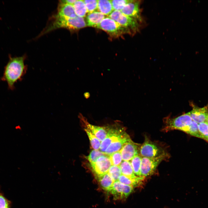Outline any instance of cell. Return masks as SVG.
Returning a JSON list of instances; mask_svg holds the SVG:
<instances>
[{
  "instance_id": "cell-1",
  "label": "cell",
  "mask_w": 208,
  "mask_h": 208,
  "mask_svg": "<svg viewBox=\"0 0 208 208\" xmlns=\"http://www.w3.org/2000/svg\"><path fill=\"white\" fill-rule=\"evenodd\" d=\"M24 56L10 57L5 68L2 80L6 81L9 88L13 90L15 83L20 79L25 74V66Z\"/></svg>"
},
{
  "instance_id": "cell-2",
  "label": "cell",
  "mask_w": 208,
  "mask_h": 208,
  "mask_svg": "<svg viewBox=\"0 0 208 208\" xmlns=\"http://www.w3.org/2000/svg\"><path fill=\"white\" fill-rule=\"evenodd\" d=\"M86 26V22L83 18L77 16L73 18H66L56 15L53 22L41 35L59 28H65L70 31H74L85 27Z\"/></svg>"
},
{
  "instance_id": "cell-3",
  "label": "cell",
  "mask_w": 208,
  "mask_h": 208,
  "mask_svg": "<svg viewBox=\"0 0 208 208\" xmlns=\"http://www.w3.org/2000/svg\"><path fill=\"white\" fill-rule=\"evenodd\" d=\"M109 17L125 29L130 34L136 33L140 28L141 22L124 15L121 11L114 10Z\"/></svg>"
},
{
  "instance_id": "cell-4",
  "label": "cell",
  "mask_w": 208,
  "mask_h": 208,
  "mask_svg": "<svg viewBox=\"0 0 208 208\" xmlns=\"http://www.w3.org/2000/svg\"><path fill=\"white\" fill-rule=\"evenodd\" d=\"M165 152L161 155L154 157H142L140 170V177H145L152 174L159 164L168 157Z\"/></svg>"
},
{
  "instance_id": "cell-5",
  "label": "cell",
  "mask_w": 208,
  "mask_h": 208,
  "mask_svg": "<svg viewBox=\"0 0 208 208\" xmlns=\"http://www.w3.org/2000/svg\"><path fill=\"white\" fill-rule=\"evenodd\" d=\"M95 27L106 31L113 37H118L126 33V29L109 17L104 18Z\"/></svg>"
},
{
  "instance_id": "cell-6",
  "label": "cell",
  "mask_w": 208,
  "mask_h": 208,
  "mask_svg": "<svg viewBox=\"0 0 208 208\" xmlns=\"http://www.w3.org/2000/svg\"><path fill=\"white\" fill-rule=\"evenodd\" d=\"M192 120L188 112L174 118H168L166 120L163 130L166 131L172 130L182 131L191 124Z\"/></svg>"
},
{
  "instance_id": "cell-7",
  "label": "cell",
  "mask_w": 208,
  "mask_h": 208,
  "mask_svg": "<svg viewBox=\"0 0 208 208\" xmlns=\"http://www.w3.org/2000/svg\"><path fill=\"white\" fill-rule=\"evenodd\" d=\"M165 153L162 148L145 136L144 142L141 145L140 149L139 154L142 157H156Z\"/></svg>"
},
{
  "instance_id": "cell-8",
  "label": "cell",
  "mask_w": 208,
  "mask_h": 208,
  "mask_svg": "<svg viewBox=\"0 0 208 208\" xmlns=\"http://www.w3.org/2000/svg\"><path fill=\"white\" fill-rule=\"evenodd\" d=\"M133 190V187L123 184L117 181H114L109 192L112 194L115 200H121L127 198Z\"/></svg>"
},
{
  "instance_id": "cell-9",
  "label": "cell",
  "mask_w": 208,
  "mask_h": 208,
  "mask_svg": "<svg viewBox=\"0 0 208 208\" xmlns=\"http://www.w3.org/2000/svg\"><path fill=\"white\" fill-rule=\"evenodd\" d=\"M90 165L93 171L98 177L107 173L112 166L109 156L107 155L99 157Z\"/></svg>"
},
{
  "instance_id": "cell-10",
  "label": "cell",
  "mask_w": 208,
  "mask_h": 208,
  "mask_svg": "<svg viewBox=\"0 0 208 208\" xmlns=\"http://www.w3.org/2000/svg\"><path fill=\"white\" fill-rule=\"evenodd\" d=\"M79 118L82 127L88 129L101 142L105 139L107 133V128L91 124L81 114H79Z\"/></svg>"
},
{
  "instance_id": "cell-11",
  "label": "cell",
  "mask_w": 208,
  "mask_h": 208,
  "mask_svg": "<svg viewBox=\"0 0 208 208\" xmlns=\"http://www.w3.org/2000/svg\"><path fill=\"white\" fill-rule=\"evenodd\" d=\"M125 131L122 128L118 127L107 128L106 136L101 142L99 150L104 153L109 145L120 137Z\"/></svg>"
},
{
  "instance_id": "cell-12",
  "label": "cell",
  "mask_w": 208,
  "mask_h": 208,
  "mask_svg": "<svg viewBox=\"0 0 208 208\" xmlns=\"http://www.w3.org/2000/svg\"><path fill=\"white\" fill-rule=\"evenodd\" d=\"M140 144L131 140L125 144L120 151L123 161H130L134 157L139 154Z\"/></svg>"
},
{
  "instance_id": "cell-13",
  "label": "cell",
  "mask_w": 208,
  "mask_h": 208,
  "mask_svg": "<svg viewBox=\"0 0 208 208\" xmlns=\"http://www.w3.org/2000/svg\"><path fill=\"white\" fill-rule=\"evenodd\" d=\"M140 1L131 0L127 4L121 12L124 15L142 22L140 8Z\"/></svg>"
},
{
  "instance_id": "cell-14",
  "label": "cell",
  "mask_w": 208,
  "mask_h": 208,
  "mask_svg": "<svg viewBox=\"0 0 208 208\" xmlns=\"http://www.w3.org/2000/svg\"><path fill=\"white\" fill-rule=\"evenodd\" d=\"M131 140L130 136L125 131L109 145L104 153L109 155L114 152L120 151L123 146Z\"/></svg>"
},
{
  "instance_id": "cell-15",
  "label": "cell",
  "mask_w": 208,
  "mask_h": 208,
  "mask_svg": "<svg viewBox=\"0 0 208 208\" xmlns=\"http://www.w3.org/2000/svg\"><path fill=\"white\" fill-rule=\"evenodd\" d=\"M192 106V109L188 112L192 120L198 124L206 122L208 116V105L203 107Z\"/></svg>"
},
{
  "instance_id": "cell-16",
  "label": "cell",
  "mask_w": 208,
  "mask_h": 208,
  "mask_svg": "<svg viewBox=\"0 0 208 208\" xmlns=\"http://www.w3.org/2000/svg\"><path fill=\"white\" fill-rule=\"evenodd\" d=\"M60 2L56 16L66 18H73L77 16L73 5Z\"/></svg>"
},
{
  "instance_id": "cell-17",
  "label": "cell",
  "mask_w": 208,
  "mask_h": 208,
  "mask_svg": "<svg viewBox=\"0 0 208 208\" xmlns=\"http://www.w3.org/2000/svg\"><path fill=\"white\" fill-rule=\"evenodd\" d=\"M86 17L87 25L95 27L105 18V15L99 12L95 11L88 14Z\"/></svg>"
},
{
  "instance_id": "cell-18",
  "label": "cell",
  "mask_w": 208,
  "mask_h": 208,
  "mask_svg": "<svg viewBox=\"0 0 208 208\" xmlns=\"http://www.w3.org/2000/svg\"><path fill=\"white\" fill-rule=\"evenodd\" d=\"M145 178L142 177H138L136 178H132L122 174L118 181L123 184L131 186L134 187L141 185Z\"/></svg>"
},
{
  "instance_id": "cell-19",
  "label": "cell",
  "mask_w": 208,
  "mask_h": 208,
  "mask_svg": "<svg viewBox=\"0 0 208 208\" xmlns=\"http://www.w3.org/2000/svg\"><path fill=\"white\" fill-rule=\"evenodd\" d=\"M98 10L105 15H109L114 11L111 0H98Z\"/></svg>"
},
{
  "instance_id": "cell-20",
  "label": "cell",
  "mask_w": 208,
  "mask_h": 208,
  "mask_svg": "<svg viewBox=\"0 0 208 208\" xmlns=\"http://www.w3.org/2000/svg\"><path fill=\"white\" fill-rule=\"evenodd\" d=\"M119 167L122 174L132 178L138 177L134 174L130 161H122Z\"/></svg>"
},
{
  "instance_id": "cell-21",
  "label": "cell",
  "mask_w": 208,
  "mask_h": 208,
  "mask_svg": "<svg viewBox=\"0 0 208 208\" xmlns=\"http://www.w3.org/2000/svg\"><path fill=\"white\" fill-rule=\"evenodd\" d=\"M99 183L104 190L109 191L114 181L109 175L107 173L98 177Z\"/></svg>"
},
{
  "instance_id": "cell-22",
  "label": "cell",
  "mask_w": 208,
  "mask_h": 208,
  "mask_svg": "<svg viewBox=\"0 0 208 208\" xmlns=\"http://www.w3.org/2000/svg\"><path fill=\"white\" fill-rule=\"evenodd\" d=\"M73 6L77 16L83 18L86 16L88 12L83 0H76Z\"/></svg>"
},
{
  "instance_id": "cell-23",
  "label": "cell",
  "mask_w": 208,
  "mask_h": 208,
  "mask_svg": "<svg viewBox=\"0 0 208 208\" xmlns=\"http://www.w3.org/2000/svg\"><path fill=\"white\" fill-rule=\"evenodd\" d=\"M182 131L192 136L203 139L199 130L198 123L192 120L191 124Z\"/></svg>"
},
{
  "instance_id": "cell-24",
  "label": "cell",
  "mask_w": 208,
  "mask_h": 208,
  "mask_svg": "<svg viewBox=\"0 0 208 208\" xmlns=\"http://www.w3.org/2000/svg\"><path fill=\"white\" fill-rule=\"evenodd\" d=\"M89 140L91 146L93 149L99 150L101 142L87 128L83 127Z\"/></svg>"
},
{
  "instance_id": "cell-25",
  "label": "cell",
  "mask_w": 208,
  "mask_h": 208,
  "mask_svg": "<svg viewBox=\"0 0 208 208\" xmlns=\"http://www.w3.org/2000/svg\"><path fill=\"white\" fill-rule=\"evenodd\" d=\"M142 158L139 154L134 157L130 161L134 172L138 177H140V170Z\"/></svg>"
},
{
  "instance_id": "cell-26",
  "label": "cell",
  "mask_w": 208,
  "mask_h": 208,
  "mask_svg": "<svg viewBox=\"0 0 208 208\" xmlns=\"http://www.w3.org/2000/svg\"><path fill=\"white\" fill-rule=\"evenodd\" d=\"M105 155L106 154L105 153L99 150L93 149L90 151L86 158L91 164L95 162L99 157Z\"/></svg>"
},
{
  "instance_id": "cell-27",
  "label": "cell",
  "mask_w": 208,
  "mask_h": 208,
  "mask_svg": "<svg viewBox=\"0 0 208 208\" xmlns=\"http://www.w3.org/2000/svg\"><path fill=\"white\" fill-rule=\"evenodd\" d=\"M108 173L114 181H118L122 174L119 166L114 165L110 167Z\"/></svg>"
},
{
  "instance_id": "cell-28",
  "label": "cell",
  "mask_w": 208,
  "mask_h": 208,
  "mask_svg": "<svg viewBox=\"0 0 208 208\" xmlns=\"http://www.w3.org/2000/svg\"><path fill=\"white\" fill-rule=\"evenodd\" d=\"M83 1L86 5L88 14L96 11L98 10V0H85Z\"/></svg>"
},
{
  "instance_id": "cell-29",
  "label": "cell",
  "mask_w": 208,
  "mask_h": 208,
  "mask_svg": "<svg viewBox=\"0 0 208 208\" xmlns=\"http://www.w3.org/2000/svg\"><path fill=\"white\" fill-rule=\"evenodd\" d=\"M109 156L112 165L119 166L123 161L120 151L114 152Z\"/></svg>"
},
{
  "instance_id": "cell-30",
  "label": "cell",
  "mask_w": 208,
  "mask_h": 208,
  "mask_svg": "<svg viewBox=\"0 0 208 208\" xmlns=\"http://www.w3.org/2000/svg\"><path fill=\"white\" fill-rule=\"evenodd\" d=\"M131 0H111L114 10L121 11Z\"/></svg>"
},
{
  "instance_id": "cell-31",
  "label": "cell",
  "mask_w": 208,
  "mask_h": 208,
  "mask_svg": "<svg viewBox=\"0 0 208 208\" xmlns=\"http://www.w3.org/2000/svg\"><path fill=\"white\" fill-rule=\"evenodd\" d=\"M198 127L203 139L208 142V124L206 122L198 123Z\"/></svg>"
},
{
  "instance_id": "cell-32",
  "label": "cell",
  "mask_w": 208,
  "mask_h": 208,
  "mask_svg": "<svg viewBox=\"0 0 208 208\" xmlns=\"http://www.w3.org/2000/svg\"><path fill=\"white\" fill-rule=\"evenodd\" d=\"M0 208H9V202L0 193Z\"/></svg>"
},
{
  "instance_id": "cell-33",
  "label": "cell",
  "mask_w": 208,
  "mask_h": 208,
  "mask_svg": "<svg viewBox=\"0 0 208 208\" xmlns=\"http://www.w3.org/2000/svg\"><path fill=\"white\" fill-rule=\"evenodd\" d=\"M75 0H61L60 1L62 3L71 4L73 5L74 3L76 1Z\"/></svg>"
},
{
  "instance_id": "cell-34",
  "label": "cell",
  "mask_w": 208,
  "mask_h": 208,
  "mask_svg": "<svg viewBox=\"0 0 208 208\" xmlns=\"http://www.w3.org/2000/svg\"><path fill=\"white\" fill-rule=\"evenodd\" d=\"M206 122L208 124V116L207 117V120H206Z\"/></svg>"
}]
</instances>
